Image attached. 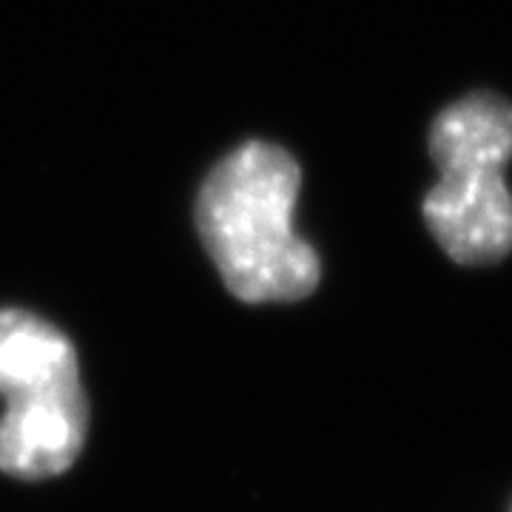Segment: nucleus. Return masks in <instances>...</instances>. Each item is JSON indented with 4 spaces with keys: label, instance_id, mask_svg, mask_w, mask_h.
Here are the masks:
<instances>
[{
    "label": "nucleus",
    "instance_id": "obj_1",
    "mask_svg": "<svg viewBox=\"0 0 512 512\" xmlns=\"http://www.w3.org/2000/svg\"><path fill=\"white\" fill-rule=\"evenodd\" d=\"M302 174L285 148L245 143L202 185L197 228L242 302H296L319 285V256L293 231Z\"/></svg>",
    "mask_w": 512,
    "mask_h": 512
},
{
    "label": "nucleus",
    "instance_id": "obj_2",
    "mask_svg": "<svg viewBox=\"0 0 512 512\" xmlns=\"http://www.w3.org/2000/svg\"><path fill=\"white\" fill-rule=\"evenodd\" d=\"M424 222L458 265H490L512 251V194L501 171H453L424 197Z\"/></svg>",
    "mask_w": 512,
    "mask_h": 512
},
{
    "label": "nucleus",
    "instance_id": "obj_3",
    "mask_svg": "<svg viewBox=\"0 0 512 512\" xmlns=\"http://www.w3.org/2000/svg\"><path fill=\"white\" fill-rule=\"evenodd\" d=\"M86 424L83 384L9 399L0 419V470L26 481L66 473L83 450Z\"/></svg>",
    "mask_w": 512,
    "mask_h": 512
},
{
    "label": "nucleus",
    "instance_id": "obj_4",
    "mask_svg": "<svg viewBox=\"0 0 512 512\" xmlns=\"http://www.w3.org/2000/svg\"><path fill=\"white\" fill-rule=\"evenodd\" d=\"M80 384L74 345L35 313L0 311V396L29 399Z\"/></svg>",
    "mask_w": 512,
    "mask_h": 512
},
{
    "label": "nucleus",
    "instance_id": "obj_5",
    "mask_svg": "<svg viewBox=\"0 0 512 512\" xmlns=\"http://www.w3.org/2000/svg\"><path fill=\"white\" fill-rule=\"evenodd\" d=\"M441 174L504 171L512 160V106L495 94H470L444 109L430 131Z\"/></svg>",
    "mask_w": 512,
    "mask_h": 512
}]
</instances>
